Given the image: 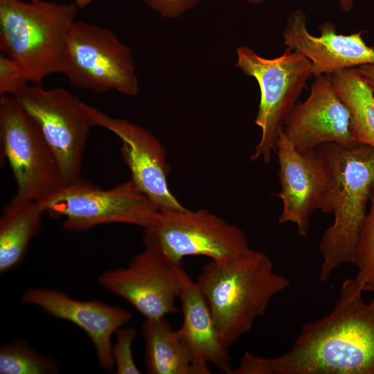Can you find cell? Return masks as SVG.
Masks as SVG:
<instances>
[{
  "label": "cell",
  "mask_w": 374,
  "mask_h": 374,
  "mask_svg": "<svg viewBox=\"0 0 374 374\" xmlns=\"http://www.w3.org/2000/svg\"><path fill=\"white\" fill-rule=\"evenodd\" d=\"M78 8L44 0H0V49L41 84L61 73L66 40Z\"/></svg>",
  "instance_id": "obj_4"
},
{
  "label": "cell",
  "mask_w": 374,
  "mask_h": 374,
  "mask_svg": "<svg viewBox=\"0 0 374 374\" xmlns=\"http://www.w3.org/2000/svg\"><path fill=\"white\" fill-rule=\"evenodd\" d=\"M44 214L37 202H24L5 206L0 217V273L23 260L31 239L39 231Z\"/></svg>",
  "instance_id": "obj_19"
},
{
  "label": "cell",
  "mask_w": 374,
  "mask_h": 374,
  "mask_svg": "<svg viewBox=\"0 0 374 374\" xmlns=\"http://www.w3.org/2000/svg\"><path fill=\"white\" fill-rule=\"evenodd\" d=\"M150 374H208V366L196 362L165 317L145 319L141 326Z\"/></svg>",
  "instance_id": "obj_18"
},
{
  "label": "cell",
  "mask_w": 374,
  "mask_h": 374,
  "mask_svg": "<svg viewBox=\"0 0 374 374\" xmlns=\"http://www.w3.org/2000/svg\"><path fill=\"white\" fill-rule=\"evenodd\" d=\"M281 133L298 150L312 151L327 143L353 146L356 139L350 108L330 74L316 76L308 98L296 104Z\"/></svg>",
  "instance_id": "obj_13"
},
{
  "label": "cell",
  "mask_w": 374,
  "mask_h": 374,
  "mask_svg": "<svg viewBox=\"0 0 374 374\" xmlns=\"http://www.w3.org/2000/svg\"><path fill=\"white\" fill-rule=\"evenodd\" d=\"M355 69L374 92V64L361 65Z\"/></svg>",
  "instance_id": "obj_26"
},
{
  "label": "cell",
  "mask_w": 374,
  "mask_h": 374,
  "mask_svg": "<svg viewBox=\"0 0 374 374\" xmlns=\"http://www.w3.org/2000/svg\"><path fill=\"white\" fill-rule=\"evenodd\" d=\"M357 268L355 278L363 292L374 290V189L367 214L360 231L354 264Z\"/></svg>",
  "instance_id": "obj_22"
},
{
  "label": "cell",
  "mask_w": 374,
  "mask_h": 374,
  "mask_svg": "<svg viewBox=\"0 0 374 374\" xmlns=\"http://www.w3.org/2000/svg\"><path fill=\"white\" fill-rule=\"evenodd\" d=\"M164 18H176L198 5L202 0H143Z\"/></svg>",
  "instance_id": "obj_25"
},
{
  "label": "cell",
  "mask_w": 374,
  "mask_h": 374,
  "mask_svg": "<svg viewBox=\"0 0 374 374\" xmlns=\"http://www.w3.org/2000/svg\"><path fill=\"white\" fill-rule=\"evenodd\" d=\"M337 93L350 108L357 141L374 148V92L355 68L332 74Z\"/></svg>",
  "instance_id": "obj_20"
},
{
  "label": "cell",
  "mask_w": 374,
  "mask_h": 374,
  "mask_svg": "<svg viewBox=\"0 0 374 374\" xmlns=\"http://www.w3.org/2000/svg\"><path fill=\"white\" fill-rule=\"evenodd\" d=\"M116 335V341L112 348L116 373H141L133 357L132 346L136 335V329L133 327H122Z\"/></svg>",
  "instance_id": "obj_23"
},
{
  "label": "cell",
  "mask_w": 374,
  "mask_h": 374,
  "mask_svg": "<svg viewBox=\"0 0 374 374\" xmlns=\"http://www.w3.org/2000/svg\"><path fill=\"white\" fill-rule=\"evenodd\" d=\"M58 370L52 357L36 352L21 339L3 344L0 348L1 374H53Z\"/></svg>",
  "instance_id": "obj_21"
},
{
  "label": "cell",
  "mask_w": 374,
  "mask_h": 374,
  "mask_svg": "<svg viewBox=\"0 0 374 374\" xmlns=\"http://www.w3.org/2000/svg\"><path fill=\"white\" fill-rule=\"evenodd\" d=\"M275 149L280 186L277 196L283 205L278 222L294 223L299 235L305 238L312 213L323 206L328 184L326 164L317 150H296L281 132Z\"/></svg>",
  "instance_id": "obj_14"
},
{
  "label": "cell",
  "mask_w": 374,
  "mask_h": 374,
  "mask_svg": "<svg viewBox=\"0 0 374 374\" xmlns=\"http://www.w3.org/2000/svg\"><path fill=\"white\" fill-rule=\"evenodd\" d=\"M363 292L345 280L332 311L304 324L286 353L246 352L232 374H374V290L368 302Z\"/></svg>",
  "instance_id": "obj_1"
},
{
  "label": "cell",
  "mask_w": 374,
  "mask_h": 374,
  "mask_svg": "<svg viewBox=\"0 0 374 374\" xmlns=\"http://www.w3.org/2000/svg\"><path fill=\"white\" fill-rule=\"evenodd\" d=\"M21 301L82 329L95 348L100 366L104 370H112L114 362L112 337L132 319L129 311L98 301L75 299L48 288L30 289L22 294Z\"/></svg>",
  "instance_id": "obj_15"
},
{
  "label": "cell",
  "mask_w": 374,
  "mask_h": 374,
  "mask_svg": "<svg viewBox=\"0 0 374 374\" xmlns=\"http://www.w3.org/2000/svg\"><path fill=\"white\" fill-rule=\"evenodd\" d=\"M37 204L44 213L64 217L62 228L73 232L112 223L146 229L160 214L130 179L105 190L81 178L62 186Z\"/></svg>",
  "instance_id": "obj_6"
},
{
  "label": "cell",
  "mask_w": 374,
  "mask_h": 374,
  "mask_svg": "<svg viewBox=\"0 0 374 374\" xmlns=\"http://www.w3.org/2000/svg\"><path fill=\"white\" fill-rule=\"evenodd\" d=\"M143 240L145 247L177 264L193 256L225 261L250 249L240 228L205 209L160 211L155 222L144 229Z\"/></svg>",
  "instance_id": "obj_7"
},
{
  "label": "cell",
  "mask_w": 374,
  "mask_h": 374,
  "mask_svg": "<svg viewBox=\"0 0 374 374\" xmlns=\"http://www.w3.org/2000/svg\"><path fill=\"white\" fill-rule=\"evenodd\" d=\"M78 9H82L95 0H73Z\"/></svg>",
  "instance_id": "obj_28"
},
{
  "label": "cell",
  "mask_w": 374,
  "mask_h": 374,
  "mask_svg": "<svg viewBox=\"0 0 374 374\" xmlns=\"http://www.w3.org/2000/svg\"><path fill=\"white\" fill-rule=\"evenodd\" d=\"M22 69L12 58L0 55V96L15 95L28 83Z\"/></svg>",
  "instance_id": "obj_24"
},
{
  "label": "cell",
  "mask_w": 374,
  "mask_h": 374,
  "mask_svg": "<svg viewBox=\"0 0 374 374\" xmlns=\"http://www.w3.org/2000/svg\"><path fill=\"white\" fill-rule=\"evenodd\" d=\"M317 150L326 164L328 184L321 211L334 222L322 235L319 251L321 281L343 264L353 265L360 231L374 189V148L363 143H327Z\"/></svg>",
  "instance_id": "obj_2"
},
{
  "label": "cell",
  "mask_w": 374,
  "mask_h": 374,
  "mask_svg": "<svg viewBox=\"0 0 374 374\" xmlns=\"http://www.w3.org/2000/svg\"><path fill=\"white\" fill-rule=\"evenodd\" d=\"M196 283L229 348L252 328L271 300L291 282L275 271L268 255L250 248L228 260H210Z\"/></svg>",
  "instance_id": "obj_3"
},
{
  "label": "cell",
  "mask_w": 374,
  "mask_h": 374,
  "mask_svg": "<svg viewBox=\"0 0 374 374\" xmlns=\"http://www.w3.org/2000/svg\"><path fill=\"white\" fill-rule=\"evenodd\" d=\"M319 30V36L312 35L307 28L305 12L298 9L290 15L283 31L287 48L300 52L311 61L315 77L374 64V47L366 45L362 32L338 34L330 22L322 24Z\"/></svg>",
  "instance_id": "obj_16"
},
{
  "label": "cell",
  "mask_w": 374,
  "mask_h": 374,
  "mask_svg": "<svg viewBox=\"0 0 374 374\" xmlns=\"http://www.w3.org/2000/svg\"><path fill=\"white\" fill-rule=\"evenodd\" d=\"M185 274L181 264L145 247L127 267L103 271L97 283L127 301L145 319L160 318L177 312L176 301Z\"/></svg>",
  "instance_id": "obj_11"
},
{
  "label": "cell",
  "mask_w": 374,
  "mask_h": 374,
  "mask_svg": "<svg viewBox=\"0 0 374 374\" xmlns=\"http://www.w3.org/2000/svg\"><path fill=\"white\" fill-rule=\"evenodd\" d=\"M236 54L235 66L244 75L254 78L260 90L255 123L261 129V136L251 158L269 163L286 120L314 75L313 66L305 55L290 48L271 59L257 55L246 46L238 47Z\"/></svg>",
  "instance_id": "obj_5"
},
{
  "label": "cell",
  "mask_w": 374,
  "mask_h": 374,
  "mask_svg": "<svg viewBox=\"0 0 374 374\" xmlns=\"http://www.w3.org/2000/svg\"><path fill=\"white\" fill-rule=\"evenodd\" d=\"M62 73L78 88L116 90L134 96L139 80L130 48L108 28L75 20L69 33Z\"/></svg>",
  "instance_id": "obj_8"
},
{
  "label": "cell",
  "mask_w": 374,
  "mask_h": 374,
  "mask_svg": "<svg viewBox=\"0 0 374 374\" xmlns=\"http://www.w3.org/2000/svg\"><path fill=\"white\" fill-rule=\"evenodd\" d=\"M179 299L183 323L177 332L183 344L198 363L212 364L220 371L231 374L233 368L229 348L220 337L198 285L186 272Z\"/></svg>",
  "instance_id": "obj_17"
},
{
  "label": "cell",
  "mask_w": 374,
  "mask_h": 374,
  "mask_svg": "<svg viewBox=\"0 0 374 374\" xmlns=\"http://www.w3.org/2000/svg\"><path fill=\"white\" fill-rule=\"evenodd\" d=\"M0 139L17 186L9 204L37 202L64 185L38 125L12 95L0 96Z\"/></svg>",
  "instance_id": "obj_9"
},
{
  "label": "cell",
  "mask_w": 374,
  "mask_h": 374,
  "mask_svg": "<svg viewBox=\"0 0 374 374\" xmlns=\"http://www.w3.org/2000/svg\"><path fill=\"white\" fill-rule=\"evenodd\" d=\"M38 125L57 162L64 185L81 179L82 162L93 123L86 103L69 91L26 84L13 95Z\"/></svg>",
  "instance_id": "obj_10"
},
{
  "label": "cell",
  "mask_w": 374,
  "mask_h": 374,
  "mask_svg": "<svg viewBox=\"0 0 374 374\" xmlns=\"http://www.w3.org/2000/svg\"><path fill=\"white\" fill-rule=\"evenodd\" d=\"M94 126L105 128L121 141V153L130 172V180L160 211L185 207L170 190V167L166 151L152 133L130 121L110 116L86 104Z\"/></svg>",
  "instance_id": "obj_12"
},
{
  "label": "cell",
  "mask_w": 374,
  "mask_h": 374,
  "mask_svg": "<svg viewBox=\"0 0 374 374\" xmlns=\"http://www.w3.org/2000/svg\"><path fill=\"white\" fill-rule=\"evenodd\" d=\"M251 4H258L265 0H246ZM354 1L353 0H339V5L341 9L344 12H348L353 8Z\"/></svg>",
  "instance_id": "obj_27"
}]
</instances>
